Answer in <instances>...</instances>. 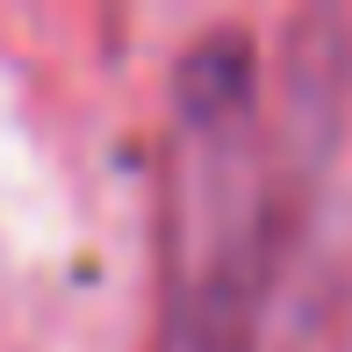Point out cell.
Segmentation results:
<instances>
[{
    "label": "cell",
    "instance_id": "1",
    "mask_svg": "<svg viewBox=\"0 0 352 352\" xmlns=\"http://www.w3.org/2000/svg\"><path fill=\"white\" fill-rule=\"evenodd\" d=\"M266 287V151L237 36L187 51L166 144V324L158 352H252Z\"/></svg>",
    "mask_w": 352,
    "mask_h": 352
}]
</instances>
